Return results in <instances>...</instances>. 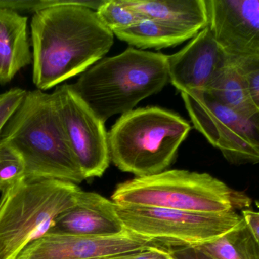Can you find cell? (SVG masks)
I'll use <instances>...</instances> for the list:
<instances>
[{
	"mask_svg": "<svg viewBox=\"0 0 259 259\" xmlns=\"http://www.w3.org/2000/svg\"><path fill=\"white\" fill-rule=\"evenodd\" d=\"M24 176L25 168L20 155L0 141V191H4Z\"/></svg>",
	"mask_w": 259,
	"mask_h": 259,
	"instance_id": "20",
	"label": "cell"
},
{
	"mask_svg": "<svg viewBox=\"0 0 259 259\" xmlns=\"http://www.w3.org/2000/svg\"><path fill=\"white\" fill-rule=\"evenodd\" d=\"M27 24V16L0 8V85L33 63Z\"/></svg>",
	"mask_w": 259,
	"mask_h": 259,
	"instance_id": "14",
	"label": "cell"
},
{
	"mask_svg": "<svg viewBox=\"0 0 259 259\" xmlns=\"http://www.w3.org/2000/svg\"><path fill=\"white\" fill-rule=\"evenodd\" d=\"M189 249L208 259H259V242L245 221L215 241Z\"/></svg>",
	"mask_w": 259,
	"mask_h": 259,
	"instance_id": "18",
	"label": "cell"
},
{
	"mask_svg": "<svg viewBox=\"0 0 259 259\" xmlns=\"http://www.w3.org/2000/svg\"><path fill=\"white\" fill-rule=\"evenodd\" d=\"M242 72L251 103L259 114V67Z\"/></svg>",
	"mask_w": 259,
	"mask_h": 259,
	"instance_id": "22",
	"label": "cell"
},
{
	"mask_svg": "<svg viewBox=\"0 0 259 259\" xmlns=\"http://www.w3.org/2000/svg\"><path fill=\"white\" fill-rule=\"evenodd\" d=\"M127 231L153 243L194 248L229 234L243 221L235 211L202 213L149 207L118 206Z\"/></svg>",
	"mask_w": 259,
	"mask_h": 259,
	"instance_id": "7",
	"label": "cell"
},
{
	"mask_svg": "<svg viewBox=\"0 0 259 259\" xmlns=\"http://www.w3.org/2000/svg\"><path fill=\"white\" fill-rule=\"evenodd\" d=\"M205 92L243 117H259L249 99L243 72L234 64L222 68Z\"/></svg>",
	"mask_w": 259,
	"mask_h": 259,
	"instance_id": "16",
	"label": "cell"
},
{
	"mask_svg": "<svg viewBox=\"0 0 259 259\" xmlns=\"http://www.w3.org/2000/svg\"><path fill=\"white\" fill-rule=\"evenodd\" d=\"M181 96L195 128L228 162L258 164L259 117H243L205 91H189Z\"/></svg>",
	"mask_w": 259,
	"mask_h": 259,
	"instance_id": "8",
	"label": "cell"
},
{
	"mask_svg": "<svg viewBox=\"0 0 259 259\" xmlns=\"http://www.w3.org/2000/svg\"><path fill=\"white\" fill-rule=\"evenodd\" d=\"M208 24L230 62L242 71L259 67V0H206Z\"/></svg>",
	"mask_w": 259,
	"mask_h": 259,
	"instance_id": "10",
	"label": "cell"
},
{
	"mask_svg": "<svg viewBox=\"0 0 259 259\" xmlns=\"http://www.w3.org/2000/svg\"><path fill=\"white\" fill-rule=\"evenodd\" d=\"M80 190L71 182L24 176L2 192L0 259H15L48 234L56 219L75 205Z\"/></svg>",
	"mask_w": 259,
	"mask_h": 259,
	"instance_id": "6",
	"label": "cell"
},
{
	"mask_svg": "<svg viewBox=\"0 0 259 259\" xmlns=\"http://www.w3.org/2000/svg\"><path fill=\"white\" fill-rule=\"evenodd\" d=\"M96 12L102 23L112 32L129 28L147 20L144 15L126 6L122 0H106Z\"/></svg>",
	"mask_w": 259,
	"mask_h": 259,
	"instance_id": "19",
	"label": "cell"
},
{
	"mask_svg": "<svg viewBox=\"0 0 259 259\" xmlns=\"http://www.w3.org/2000/svg\"><path fill=\"white\" fill-rule=\"evenodd\" d=\"M52 94L68 145L83 177L103 176L111 161L104 122L71 85H59Z\"/></svg>",
	"mask_w": 259,
	"mask_h": 259,
	"instance_id": "9",
	"label": "cell"
},
{
	"mask_svg": "<svg viewBox=\"0 0 259 259\" xmlns=\"http://www.w3.org/2000/svg\"><path fill=\"white\" fill-rule=\"evenodd\" d=\"M170 252L153 246L143 250L130 252L109 259H170Z\"/></svg>",
	"mask_w": 259,
	"mask_h": 259,
	"instance_id": "23",
	"label": "cell"
},
{
	"mask_svg": "<svg viewBox=\"0 0 259 259\" xmlns=\"http://www.w3.org/2000/svg\"><path fill=\"white\" fill-rule=\"evenodd\" d=\"M0 141L20 155L27 177L75 184L85 179L68 145L52 94L27 91L0 134Z\"/></svg>",
	"mask_w": 259,
	"mask_h": 259,
	"instance_id": "2",
	"label": "cell"
},
{
	"mask_svg": "<svg viewBox=\"0 0 259 259\" xmlns=\"http://www.w3.org/2000/svg\"><path fill=\"white\" fill-rule=\"evenodd\" d=\"M188 249H189V248H188ZM191 249L192 252H193V253H194L195 255H196V256L198 258H199V259H208V258H205V257L202 256V255H200V254L197 253V252H195V251H193V249ZM172 255H173V254H172ZM173 256H174V255H173ZM174 257H175V259H181V258H176V257H175V256H174Z\"/></svg>",
	"mask_w": 259,
	"mask_h": 259,
	"instance_id": "25",
	"label": "cell"
},
{
	"mask_svg": "<svg viewBox=\"0 0 259 259\" xmlns=\"http://www.w3.org/2000/svg\"><path fill=\"white\" fill-rule=\"evenodd\" d=\"M231 63L207 26L178 53L167 56L169 80L181 93L206 91L222 68Z\"/></svg>",
	"mask_w": 259,
	"mask_h": 259,
	"instance_id": "12",
	"label": "cell"
},
{
	"mask_svg": "<svg viewBox=\"0 0 259 259\" xmlns=\"http://www.w3.org/2000/svg\"><path fill=\"white\" fill-rule=\"evenodd\" d=\"M257 208L259 209V202H255ZM242 216L244 219L245 223L252 232L257 241L259 242V211H254L251 210H243Z\"/></svg>",
	"mask_w": 259,
	"mask_h": 259,
	"instance_id": "24",
	"label": "cell"
},
{
	"mask_svg": "<svg viewBox=\"0 0 259 259\" xmlns=\"http://www.w3.org/2000/svg\"><path fill=\"white\" fill-rule=\"evenodd\" d=\"M27 92L22 88H13L0 94V134L21 106Z\"/></svg>",
	"mask_w": 259,
	"mask_h": 259,
	"instance_id": "21",
	"label": "cell"
},
{
	"mask_svg": "<svg viewBox=\"0 0 259 259\" xmlns=\"http://www.w3.org/2000/svg\"><path fill=\"white\" fill-rule=\"evenodd\" d=\"M169 80L167 56L129 48L105 58L71 85L76 94L106 123L133 110L142 100L160 92Z\"/></svg>",
	"mask_w": 259,
	"mask_h": 259,
	"instance_id": "3",
	"label": "cell"
},
{
	"mask_svg": "<svg viewBox=\"0 0 259 259\" xmlns=\"http://www.w3.org/2000/svg\"><path fill=\"white\" fill-rule=\"evenodd\" d=\"M190 129L188 122L162 108L133 109L121 115L108 133L111 161L137 177L161 173Z\"/></svg>",
	"mask_w": 259,
	"mask_h": 259,
	"instance_id": "4",
	"label": "cell"
},
{
	"mask_svg": "<svg viewBox=\"0 0 259 259\" xmlns=\"http://www.w3.org/2000/svg\"><path fill=\"white\" fill-rule=\"evenodd\" d=\"M125 232L112 201L80 190L75 205L56 219L48 234L112 237Z\"/></svg>",
	"mask_w": 259,
	"mask_h": 259,
	"instance_id": "13",
	"label": "cell"
},
{
	"mask_svg": "<svg viewBox=\"0 0 259 259\" xmlns=\"http://www.w3.org/2000/svg\"><path fill=\"white\" fill-rule=\"evenodd\" d=\"M113 33L121 41L143 49L174 47L195 36L185 30L151 19Z\"/></svg>",
	"mask_w": 259,
	"mask_h": 259,
	"instance_id": "17",
	"label": "cell"
},
{
	"mask_svg": "<svg viewBox=\"0 0 259 259\" xmlns=\"http://www.w3.org/2000/svg\"><path fill=\"white\" fill-rule=\"evenodd\" d=\"M106 0H59L30 21L33 82L47 91L83 73L110 50L114 34L96 11Z\"/></svg>",
	"mask_w": 259,
	"mask_h": 259,
	"instance_id": "1",
	"label": "cell"
},
{
	"mask_svg": "<svg viewBox=\"0 0 259 259\" xmlns=\"http://www.w3.org/2000/svg\"><path fill=\"white\" fill-rule=\"evenodd\" d=\"M157 246L127 232L112 237L47 234L32 242L15 259H109Z\"/></svg>",
	"mask_w": 259,
	"mask_h": 259,
	"instance_id": "11",
	"label": "cell"
},
{
	"mask_svg": "<svg viewBox=\"0 0 259 259\" xmlns=\"http://www.w3.org/2000/svg\"><path fill=\"white\" fill-rule=\"evenodd\" d=\"M131 9L147 19L161 21L167 25L197 35L208 26L206 0L149 1L122 0Z\"/></svg>",
	"mask_w": 259,
	"mask_h": 259,
	"instance_id": "15",
	"label": "cell"
},
{
	"mask_svg": "<svg viewBox=\"0 0 259 259\" xmlns=\"http://www.w3.org/2000/svg\"><path fill=\"white\" fill-rule=\"evenodd\" d=\"M170 259H175V257H174L173 255H172L171 252H170Z\"/></svg>",
	"mask_w": 259,
	"mask_h": 259,
	"instance_id": "26",
	"label": "cell"
},
{
	"mask_svg": "<svg viewBox=\"0 0 259 259\" xmlns=\"http://www.w3.org/2000/svg\"><path fill=\"white\" fill-rule=\"evenodd\" d=\"M118 206L149 207L202 213L244 209L252 201L208 173L164 170L119 184L112 196Z\"/></svg>",
	"mask_w": 259,
	"mask_h": 259,
	"instance_id": "5",
	"label": "cell"
}]
</instances>
